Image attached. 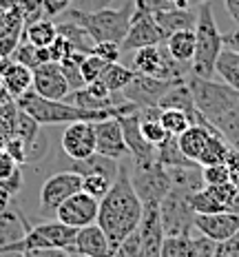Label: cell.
<instances>
[{"instance_id": "1", "label": "cell", "mask_w": 239, "mask_h": 257, "mask_svg": "<svg viewBox=\"0 0 239 257\" xmlns=\"http://www.w3.org/2000/svg\"><path fill=\"white\" fill-rule=\"evenodd\" d=\"M142 211H144V204L140 202V197H137V193L131 184V171L129 167L120 164L118 175H115L109 193L100 200L98 219H95V224L109 237L111 250L122 239H126L131 233L137 231L140 219H142Z\"/></svg>"}, {"instance_id": "2", "label": "cell", "mask_w": 239, "mask_h": 257, "mask_svg": "<svg viewBox=\"0 0 239 257\" xmlns=\"http://www.w3.org/2000/svg\"><path fill=\"white\" fill-rule=\"evenodd\" d=\"M221 49H224V36L215 23L210 3L206 0L199 5L197 20H195V56L190 62V73L197 78L210 80Z\"/></svg>"}, {"instance_id": "3", "label": "cell", "mask_w": 239, "mask_h": 257, "mask_svg": "<svg viewBox=\"0 0 239 257\" xmlns=\"http://www.w3.org/2000/svg\"><path fill=\"white\" fill-rule=\"evenodd\" d=\"M135 9V0L131 5H124L120 9H95V12H80V9H67L69 20L78 23L80 27H84L93 42H122L129 31L131 25V16Z\"/></svg>"}, {"instance_id": "4", "label": "cell", "mask_w": 239, "mask_h": 257, "mask_svg": "<svg viewBox=\"0 0 239 257\" xmlns=\"http://www.w3.org/2000/svg\"><path fill=\"white\" fill-rule=\"evenodd\" d=\"M186 82H188V89L193 93L195 106L212 126L221 115L239 104V91L228 87L226 82H212V80L197 78L193 73H188Z\"/></svg>"}, {"instance_id": "5", "label": "cell", "mask_w": 239, "mask_h": 257, "mask_svg": "<svg viewBox=\"0 0 239 257\" xmlns=\"http://www.w3.org/2000/svg\"><path fill=\"white\" fill-rule=\"evenodd\" d=\"M76 233L78 228L67 226L62 222H42L31 226L27 235L20 242H16L14 246H9L7 250H0V253H25L29 248H65L71 250L73 242H76Z\"/></svg>"}, {"instance_id": "6", "label": "cell", "mask_w": 239, "mask_h": 257, "mask_svg": "<svg viewBox=\"0 0 239 257\" xmlns=\"http://www.w3.org/2000/svg\"><path fill=\"white\" fill-rule=\"evenodd\" d=\"M131 184L142 204H148V202L159 204L164 200V195L173 189L168 171L157 160H153V162H135V167L131 171Z\"/></svg>"}, {"instance_id": "7", "label": "cell", "mask_w": 239, "mask_h": 257, "mask_svg": "<svg viewBox=\"0 0 239 257\" xmlns=\"http://www.w3.org/2000/svg\"><path fill=\"white\" fill-rule=\"evenodd\" d=\"M190 191L173 186L159 202V219H162L164 235H190L195 228V211L188 204Z\"/></svg>"}, {"instance_id": "8", "label": "cell", "mask_w": 239, "mask_h": 257, "mask_svg": "<svg viewBox=\"0 0 239 257\" xmlns=\"http://www.w3.org/2000/svg\"><path fill=\"white\" fill-rule=\"evenodd\" d=\"M164 40H166V36H164V31L155 23L153 9L148 7L144 0H135L129 31H126L124 40H122V51H135L140 47L164 45Z\"/></svg>"}, {"instance_id": "9", "label": "cell", "mask_w": 239, "mask_h": 257, "mask_svg": "<svg viewBox=\"0 0 239 257\" xmlns=\"http://www.w3.org/2000/svg\"><path fill=\"white\" fill-rule=\"evenodd\" d=\"M131 69L140 76H151L159 80H179L186 78L182 71V64L175 62L168 51H164L159 45L153 47H140L133 51L131 58Z\"/></svg>"}, {"instance_id": "10", "label": "cell", "mask_w": 239, "mask_h": 257, "mask_svg": "<svg viewBox=\"0 0 239 257\" xmlns=\"http://www.w3.org/2000/svg\"><path fill=\"white\" fill-rule=\"evenodd\" d=\"M78 191H82V173L62 171V173L51 175L40 189V211L56 213V208Z\"/></svg>"}, {"instance_id": "11", "label": "cell", "mask_w": 239, "mask_h": 257, "mask_svg": "<svg viewBox=\"0 0 239 257\" xmlns=\"http://www.w3.org/2000/svg\"><path fill=\"white\" fill-rule=\"evenodd\" d=\"M98 208L100 200H95L93 195H89L84 191H78L56 208V219L67 224V226L82 228L98 219Z\"/></svg>"}, {"instance_id": "12", "label": "cell", "mask_w": 239, "mask_h": 257, "mask_svg": "<svg viewBox=\"0 0 239 257\" xmlns=\"http://www.w3.org/2000/svg\"><path fill=\"white\" fill-rule=\"evenodd\" d=\"M175 82H177V80H159V78L135 73V78L122 89V95H124L129 102L137 104L140 109L142 106H159V100L166 95V91L171 89Z\"/></svg>"}, {"instance_id": "13", "label": "cell", "mask_w": 239, "mask_h": 257, "mask_svg": "<svg viewBox=\"0 0 239 257\" xmlns=\"http://www.w3.org/2000/svg\"><path fill=\"white\" fill-rule=\"evenodd\" d=\"M25 18L16 0H0V58H12L23 42Z\"/></svg>"}, {"instance_id": "14", "label": "cell", "mask_w": 239, "mask_h": 257, "mask_svg": "<svg viewBox=\"0 0 239 257\" xmlns=\"http://www.w3.org/2000/svg\"><path fill=\"white\" fill-rule=\"evenodd\" d=\"M62 151L76 162L95 155V122H71L62 133Z\"/></svg>"}, {"instance_id": "15", "label": "cell", "mask_w": 239, "mask_h": 257, "mask_svg": "<svg viewBox=\"0 0 239 257\" xmlns=\"http://www.w3.org/2000/svg\"><path fill=\"white\" fill-rule=\"evenodd\" d=\"M137 233H140V253H137V257H162L159 250H162L164 242V228L162 219H159V204H155V202L144 204Z\"/></svg>"}, {"instance_id": "16", "label": "cell", "mask_w": 239, "mask_h": 257, "mask_svg": "<svg viewBox=\"0 0 239 257\" xmlns=\"http://www.w3.org/2000/svg\"><path fill=\"white\" fill-rule=\"evenodd\" d=\"M95 153L111 160H122L129 155L118 117H104L95 122Z\"/></svg>"}, {"instance_id": "17", "label": "cell", "mask_w": 239, "mask_h": 257, "mask_svg": "<svg viewBox=\"0 0 239 257\" xmlns=\"http://www.w3.org/2000/svg\"><path fill=\"white\" fill-rule=\"evenodd\" d=\"M34 91L42 98L49 100H65L69 95L67 76L58 62H42L40 67L34 69Z\"/></svg>"}, {"instance_id": "18", "label": "cell", "mask_w": 239, "mask_h": 257, "mask_svg": "<svg viewBox=\"0 0 239 257\" xmlns=\"http://www.w3.org/2000/svg\"><path fill=\"white\" fill-rule=\"evenodd\" d=\"M195 231L199 235H206L212 242H226L239 231V213L221 211L210 213V215H195Z\"/></svg>"}, {"instance_id": "19", "label": "cell", "mask_w": 239, "mask_h": 257, "mask_svg": "<svg viewBox=\"0 0 239 257\" xmlns=\"http://www.w3.org/2000/svg\"><path fill=\"white\" fill-rule=\"evenodd\" d=\"M118 122L122 126V133H124V142H126V147H129V155H133L135 162H153V160H157L155 147L148 144L140 131V109L133 111V113L120 115Z\"/></svg>"}, {"instance_id": "20", "label": "cell", "mask_w": 239, "mask_h": 257, "mask_svg": "<svg viewBox=\"0 0 239 257\" xmlns=\"http://www.w3.org/2000/svg\"><path fill=\"white\" fill-rule=\"evenodd\" d=\"M69 253H82L89 257H109L111 255V242L106 237V233L98 224H89V226L78 228L76 242H73Z\"/></svg>"}, {"instance_id": "21", "label": "cell", "mask_w": 239, "mask_h": 257, "mask_svg": "<svg viewBox=\"0 0 239 257\" xmlns=\"http://www.w3.org/2000/svg\"><path fill=\"white\" fill-rule=\"evenodd\" d=\"M0 78H3L5 87L12 93L14 100H18L23 93H27L29 89H34V69H29L27 64L12 60L7 58L0 69Z\"/></svg>"}, {"instance_id": "22", "label": "cell", "mask_w": 239, "mask_h": 257, "mask_svg": "<svg viewBox=\"0 0 239 257\" xmlns=\"http://www.w3.org/2000/svg\"><path fill=\"white\" fill-rule=\"evenodd\" d=\"M215 133H219L215 126L190 124L182 136H177V144H179V149L184 151L186 158L193 160V162H197L201 151H204L206 144H208V140H210V136H215Z\"/></svg>"}, {"instance_id": "23", "label": "cell", "mask_w": 239, "mask_h": 257, "mask_svg": "<svg viewBox=\"0 0 239 257\" xmlns=\"http://www.w3.org/2000/svg\"><path fill=\"white\" fill-rule=\"evenodd\" d=\"M153 16L166 38L175 31L195 29V20H197V14L190 9H153Z\"/></svg>"}, {"instance_id": "24", "label": "cell", "mask_w": 239, "mask_h": 257, "mask_svg": "<svg viewBox=\"0 0 239 257\" xmlns=\"http://www.w3.org/2000/svg\"><path fill=\"white\" fill-rule=\"evenodd\" d=\"M29 228L31 226L18 211H12V208L3 211L0 213V250H7L9 246L20 242Z\"/></svg>"}, {"instance_id": "25", "label": "cell", "mask_w": 239, "mask_h": 257, "mask_svg": "<svg viewBox=\"0 0 239 257\" xmlns=\"http://www.w3.org/2000/svg\"><path fill=\"white\" fill-rule=\"evenodd\" d=\"M168 56L179 64H190L195 56V29H182L164 40Z\"/></svg>"}, {"instance_id": "26", "label": "cell", "mask_w": 239, "mask_h": 257, "mask_svg": "<svg viewBox=\"0 0 239 257\" xmlns=\"http://www.w3.org/2000/svg\"><path fill=\"white\" fill-rule=\"evenodd\" d=\"M58 36V23H53L51 18H40L31 25H25L23 40L31 42L34 47H49Z\"/></svg>"}, {"instance_id": "27", "label": "cell", "mask_w": 239, "mask_h": 257, "mask_svg": "<svg viewBox=\"0 0 239 257\" xmlns=\"http://www.w3.org/2000/svg\"><path fill=\"white\" fill-rule=\"evenodd\" d=\"M215 73L221 78V82L239 91V51L224 47L215 62Z\"/></svg>"}, {"instance_id": "28", "label": "cell", "mask_w": 239, "mask_h": 257, "mask_svg": "<svg viewBox=\"0 0 239 257\" xmlns=\"http://www.w3.org/2000/svg\"><path fill=\"white\" fill-rule=\"evenodd\" d=\"M166 169V167H164ZM168 171V178H171L173 186L184 191H197L204 186V180H201V167L199 164H190V167H171Z\"/></svg>"}, {"instance_id": "29", "label": "cell", "mask_w": 239, "mask_h": 257, "mask_svg": "<svg viewBox=\"0 0 239 257\" xmlns=\"http://www.w3.org/2000/svg\"><path fill=\"white\" fill-rule=\"evenodd\" d=\"M155 153H157V162L162 164V167H166V169H171V167H190V164H197V162H193V160H188L184 155V151L179 149L177 138H175V136H168L166 140H164L155 149Z\"/></svg>"}, {"instance_id": "30", "label": "cell", "mask_w": 239, "mask_h": 257, "mask_svg": "<svg viewBox=\"0 0 239 257\" xmlns=\"http://www.w3.org/2000/svg\"><path fill=\"white\" fill-rule=\"evenodd\" d=\"M188 204L195 211V215H210V213L226 211V206L221 204L215 195H212L208 186H201V189L190 193V195H188Z\"/></svg>"}, {"instance_id": "31", "label": "cell", "mask_w": 239, "mask_h": 257, "mask_svg": "<svg viewBox=\"0 0 239 257\" xmlns=\"http://www.w3.org/2000/svg\"><path fill=\"white\" fill-rule=\"evenodd\" d=\"M230 149L232 147L226 142V138L221 136V133H215V136H210V140H208V144H206V149L201 151L197 164H199V167H208V164H221V162H226Z\"/></svg>"}, {"instance_id": "32", "label": "cell", "mask_w": 239, "mask_h": 257, "mask_svg": "<svg viewBox=\"0 0 239 257\" xmlns=\"http://www.w3.org/2000/svg\"><path fill=\"white\" fill-rule=\"evenodd\" d=\"M58 34H62L65 38L73 45V51H82V53H91L95 42L91 40V36L84 31V27H80L78 23L69 20V23L58 25Z\"/></svg>"}, {"instance_id": "33", "label": "cell", "mask_w": 239, "mask_h": 257, "mask_svg": "<svg viewBox=\"0 0 239 257\" xmlns=\"http://www.w3.org/2000/svg\"><path fill=\"white\" fill-rule=\"evenodd\" d=\"M133 78H135V71H133L131 67L120 64V62H111L102 73V80H104L106 87H109L111 93H122V89H124Z\"/></svg>"}, {"instance_id": "34", "label": "cell", "mask_w": 239, "mask_h": 257, "mask_svg": "<svg viewBox=\"0 0 239 257\" xmlns=\"http://www.w3.org/2000/svg\"><path fill=\"white\" fill-rule=\"evenodd\" d=\"M113 180L115 178L102 173V171H87V173H82V191L93 195L95 200H102L106 193H109Z\"/></svg>"}, {"instance_id": "35", "label": "cell", "mask_w": 239, "mask_h": 257, "mask_svg": "<svg viewBox=\"0 0 239 257\" xmlns=\"http://www.w3.org/2000/svg\"><path fill=\"white\" fill-rule=\"evenodd\" d=\"M215 128L226 138V142L232 149L239 151V104L232 106L228 113H224L219 120L215 122Z\"/></svg>"}, {"instance_id": "36", "label": "cell", "mask_w": 239, "mask_h": 257, "mask_svg": "<svg viewBox=\"0 0 239 257\" xmlns=\"http://www.w3.org/2000/svg\"><path fill=\"white\" fill-rule=\"evenodd\" d=\"M38 128L40 124L34 120L27 111H23L18 106V113H16V124H14V136L16 138H20L27 147H34V142H36V138H38Z\"/></svg>"}, {"instance_id": "37", "label": "cell", "mask_w": 239, "mask_h": 257, "mask_svg": "<svg viewBox=\"0 0 239 257\" xmlns=\"http://www.w3.org/2000/svg\"><path fill=\"white\" fill-rule=\"evenodd\" d=\"M159 122L166 128L168 136H175V138L182 136L186 128L190 126V117L179 109H162L159 111Z\"/></svg>"}, {"instance_id": "38", "label": "cell", "mask_w": 239, "mask_h": 257, "mask_svg": "<svg viewBox=\"0 0 239 257\" xmlns=\"http://www.w3.org/2000/svg\"><path fill=\"white\" fill-rule=\"evenodd\" d=\"M16 113H18V102L16 100L0 104V149L14 138Z\"/></svg>"}, {"instance_id": "39", "label": "cell", "mask_w": 239, "mask_h": 257, "mask_svg": "<svg viewBox=\"0 0 239 257\" xmlns=\"http://www.w3.org/2000/svg\"><path fill=\"white\" fill-rule=\"evenodd\" d=\"M109 64H111V62L102 60V58H100V56H95V53H87V56L82 58V62H80V73H82L84 84L95 82V80H100V78H102L104 69L109 67Z\"/></svg>"}, {"instance_id": "40", "label": "cell", "mask_w": 239, "mask_h": 257, "mask_svg": "<svg viewBox=\"0 0 239 257\" xmlns=\"http://www.w3.org/2000/svg\"><path fill=\"white\" fill-rule=\"evenodd\" d=\"M188 239L190 235H164L162 257H188Z\"/></svg>"}, {"instance_id": "41", "label": "cell", "mask_w": 239, "mask_h": 257, "mask_svg": "<svg viewBox=\"0 0 239 257\" xmlns=\"http://www.w3.org/2000/svg\"><path fill=\"white\" fill-rule=\"evenodd\" d=\"M201 180H204V186H217V184H226L230 182V175H228V164H208V167H201Z\"/></svg>"}, {"instance_id": "42", "label": "cell", "mask_w": 239, "mask_h": 257, "mask_svg": "<svg viewBox=\"0 0 239 257\" xmlns=\"http://www.w3.org/2000/svg\"><path fill=\"white\" fill-rule=\"evenodd\" d=\"M217 242L208 239L206 235L188 239V257H215Z\"/></svg>"}, {"instance_id": "43", "label": "cell", "mask_w": 239, "mask_h": 257, "mask_svg": "<svg viewBox=\"0 0 239 257\" xmlns=\"http://www.w3.org/2000/svg\"><path fill=\"white\" fill-rule=\"evenodd\" d=\"M137 253H140V233L135 231L126 239H122V242L111 250L109 257H137Z\"/></svg>"}, {"instance_id": "44", "label": "cell", "mask_w": 239, "mask_h": 257, "mask_svg": "<svg viewBox=\"0 0 239 257\" xmlns=\"http://www.w3.org/2000/svg\"><path fill=\"white\" fill-rule=\"evenodd\" d=\"M91 53H95V56H100V58H102V60H106V62H120L122 47H120V42L104 40V42H95Z\"/></svg>"}, {"instance_id": "45", "label": "cell", "mask_w": 239, "mask_h": 257, "mask_svg": "<svg viewBox=\"0 0 239 257\" xmlns=\"http://www.w3.org/2000/svg\"><path fill=\"white\" fill-rule=\"evenodd\" d=\"M73 53V45L69 42L62 34L56 36V40L49 45V56H51V62H62L65 58H69Z\"/></svg>"}, {"instance_id": "46", "label": "cell", "mask_w": 239, "mask_h": 257, "mask_svg": "<svg viewBox=\"0 0 239 257\" xmlns=\"http://www.w3.org/2000/svg\"><path fill=\"white\" fill-rule=\"evenodd\" d=\"M5 149H7V151L12 153V158H14L18 164H25L27 160H29V147H27V144L20 140V138H16V136H14L12 140L5 144Z\"/></svg>"}, {"instance_id": "47", "label": "cell", "mask_w": 239, "mask_h": 257, "mask_svg": "<svg viewBox=\"0 0 239 257\" xmlns=\"http://www.w3.org/2000/svg\"><path fill=\"white\" fill-rule=\"evenodd\" d=\"M20 164L16 162V160L12 158V153L7 151V149H0V180H5V178H9V175L14 173L16 169H18Z\"/></svg>"}, {"instance_id": "48", "label": "cell", "mask_w": 239, "mask_h": 257, "mask_svg": "<svg viewBox=\"0 0 239 257\" xmlns=\"http://www.w3.org/2000/svg\"><path fill=\"white\" fill-rule=\"evenodd\" d=\"M226 164H228V175H230V182L239 189V151L237 149H230L226 158Z\"/></svg>"}, {"instance_id": "49", "label": "cell", "mask_w": 239, "mask_h": 257, "mask_svg": "<svg viewBox=\"0 0 239 257\" xmlns=\"http://www.w3.org/2000/svg\"><path fill=\"white\" fill-rule=\"evenodd\" d=\"M0 184L5 186V189H7L9 193H12V195H16V193L20 191V184H23V169H16L12 175H9V178H5V180H0Z\"/></svg>"}, {"instance_id": "50", "label": "cell", "mask_w": 239, "mask_h": 257, "mask_svg": "<svg viewBox=\"0 0 239 257\" xmlns=\"http://www.w3.org/2000/svg\"><path fill=\"white\" fill-rule=\"evenodd\" d=\"M69 250L65 248H29L25 250L23 257H67Z\"/></svg>"}, {"instance_id": "51", "label": "cell", "mask_w": 239, "mask_h": 257, "mask_svg": "<svg viewBox=\"0 0 239 257\" xmlns=\"http://www.w3.org/2000/svg\"><path fill=\"white\" fill-rule=\"evenodd\" d=\"M84 89L89 91L91 95H95V98H100V100H106V98H111V91H109V87L104 84V80L100 78V80H95V82H89V84H84Z\"/></svg>"}, {"instance_id": "52", "label": "cell", "mask_w": 239, "mask_h": 257, "mask_svg": "<svg viewBox=\"0 0 239 257\" xmlns=\"http://www.w3.org/2000/svg\"><path fill=\"white\" fill-rule=\"evenodd\" d=\"M224 9L232 18V23L239 27V0H224Z\"/></svg>"}, {"instance_id": "53", "label": "cell", "mask_w": 239, "mask_h": 257, "mask_svg": "<svg viewBox=\"0 0 239 257\" xmlns=\"http://www.w3.org/2000/svg\"><path fill=\"white\" fill-rule=\"evenodd\" d=\"M224 47H228V49H235V51H239V27L232 34H228V36H224Z\"/></svg>"}, {"instance_id": "54", "label": "cell", "mask_w": 239, "mask_h": 257, "mask_svg": "<svg viewBox=\"0 0 239 257\" xmlns=\"http://www.w3.org/2000/svg\"><path fill=\"white\" fill-rule=\"evenodd\" d=\"M12 193H9L7 189H5V186L3 184H0V213H3V211H7V208H9V202H12Z\"/></svg>"}, {"instance_id": "55", "label": "cell", "mask_w": 239, "mask_h": 257, "mask_svg": "<svg viewBox=\"0 0 239 257\" xmlns=\"http://www.w3.org/2000/svg\"><path fill=\"white\" fill-rule=\"evenodd\" d=\"M12 93L7 91V87H5V82H3V78H0V104H5V102H12Z\"/></svg>"}, {"instance_id": "56", "label": "cell", "mask_w": 239, "mask_h": 257, "mask_svg": "<svg viewBox=\"0 0 239 257\" xmlns=\"http://www.w3.org/2000/svg\"><path fill=\"white\" fill-rule=\"evenodd\" d=\"M230 211H232V213H239V191H237L235 200H232V204H230Z\"/></svg>"}, {"instance_id": "57", "label": "cell", "mask_w": 239, "mask_h": 257, "mask_svg": "<svg viewBox=\"0 0 239 257\" xmlns=\"http://www.w3.org/2000/svg\"><path fill=\"white\" fill-rule=\"evenodd\" d=\"M67 257H89V255H82V253H69Z\"/></svg>"}, {"instance_id": "58", "label": "cell", "mask_w": 239, "mask_h": 257, "mask_svg": "<svg viewBox=\"0 0 239 257\" xmlns=\"http://www.w3.org/2000/svg\"><path fill=\"white\" fill-rule=\"evenodd\" d=\"M98 3H100V7H106V5H109L111 0H98Z\"/></svg>"}, {"instance_id": "59", "label": "cell", "mask_w": 239, "mask_h": 257, "mask_svg": "<svg viewBox=\"0 0 239 257\" xmlns=\"http://www.w3.org/2000/svg\"><path fill=\"white\" fill-rule=\"evenodd\" d=\"M58 3H62V5H69V3H71V0H58Z\"/></svg>"}]
</instances>
